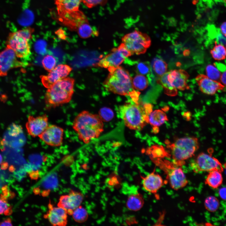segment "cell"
I'll use <instances>...</instances> for the list:
<instances>
[{"label": "cell", "mask_w": 226, "mask_h": 226, "mask_svg": "<svg viewBox=\"0 0 226 226\" xmlns=\"http://www.w3.org/2000/svg\"><path fill=\"white\" fill-rule=\"evenodd\" d=\"M153 68L156 74L159 77L165 73L167 69V64L161 59H156L153 63Z\"/></svg>", "instance_id": "f1b7e54d"}, {"label": "cell", "mask_w": 226, "mask_h": 226, "mask_svg": "<svg viewBox=\"0 0 226 226\" xmlns=\"http://www.w3.org/2000/svg\"><path fill=\"white\" fill-rule=\"evenodd\" d=\"M207 76L210 79L216 81L220 80L221 73L219 70L212 64L207 65L206 69Z\"/></svg>", "instance_id": "4dcf8cb0"}, {"label": "cell", "mask_w": 226, "mask_h": 226, "mask_svg": "<svg viewBox=\"0 0 226 226\" xmlns=\"http://www.w3.org/2000/svg\"><path fill=\"white\" fill-rule=\"evenodd\" d=\"M122 41L132 55L145 53L151 43L148 35L137 30L126 34L122 37Z\"/></svg>", "instance_id": "52a82bcc"}, {"label": "cell", "mask_w": 226, "mask_h": 226, "mask_svg": "<svg viewBox=\"0 0 226 226\" xmlns=\"http://www.w3.org/2000/svg\"><path fill=\"white\" fill-rule=\"evenodd\" d=\"M223 2L226 4V0H223Z\"/></svg>", "instance_id": "bcb514c9"}, {"label": "cell", "mask_w": 226, "mask_h": 226, "mask_svg": "<svg viewBox=\"0 0 226 226\" xmlns=\"http://www.w3.org/2000/svg\"><path fill=\"white\" fill-rule=\"evenodd\" d=\"M99 115L103 121L108 122L113 118L114 113L110 108L104 107L101 108L99 111Z\"/></svg>", "instance_id": "836d02e7"}, {"label": "cell", "mask_w": 226, "mask_h": 226, "mask_svg": "<svg viewBox=\"0 0 226 226\" xmlns=\"http://www.w3.org/2000/svg\"><path fill=\"white\" fill-rule=\"evenodd\" d=\"M12 220L10 218H8L0 222V226H12Z\"/></svg>", "instance_id": "74e56055"}, {"label": "cell", "mask_w": 226, "mask_h": 226, "mask_svg": "<svg viewBox=\"0 0 226 226\" xmlns=\"http://www.w3.org/2000/svg\"></svg>", "instance_id": "c3c4849f"}, {"label": "cell", "mask_w": 226, "mask_h": 226, "mask_svg": "<svg viewBox=\"0 0 226 226\" xmlns=\"http://www.w3.org/2000/svg\"><path fill=\"white\" fill-rule=\"evenodd\" d=\"M189 76L188 73L184 70L175 69L169 72L168 79L176 89L184 90L189 89L187 83Z\"/></svg>", "instance_id": "ac0fdd59"}, {"label": "cell", "mask_w": 226, "mask_h": 226, "mask_svg": "<svg viewBox=\"0 0 226 226\" xmlns=\"http://www.w3.org/2000/svg\"><path fill=\"white\" fill-rule=\"evenodd\" d=\"M9 170L11 172H13L15 170V168L14 167L13 165H11L9 167Z\"/></svg>", "instance_id": "ee69618b"}, {"label": "cell", "mask_w": 226, "mask_h": 226, "mask_svg": "<svg viewBox=\"0 0 226 226\" xmlns=\"http://www.w3.org/2000/svg\"><path fill=\"white\" fill-rule=\"evenodd\" d=\"M220 80L223 85L226 86V70L221 74Z\"/></svg>", "instance_id": "ab89813d"}, {"label": "cell", "mask_w": 226, "mask_h": 226, "mask_svg": "<svg viewBox=\"0 0 226 226\" xmlns=\"http://www.w3.org/2000/svg\"><path fill=\"white\" fill-rule=\"evenodd\" d=\"M219 194L221 198L226 200V188L223 187L220 189L219 191Z\"/></svg>", "instance_id": "f35d334b"}, {"label": "cell", "mask_w": 226, "mask_h": 226, "mask_svg": "<svg viewBox=\"0 0 226 226\" xmlns=\"http://www.w3.org/2000/svg\"><path fill=\"white\" fill-rule=\"evenodd\" d=\"M132 83L134 89L138 90H143L148 87V81L144 75L137 74L132 80Z\"/></svg>", "instance_id": "4316f807"}, {"label": "cell", "mask_w": 226, "mask_h": 226, "mask_svg": "<svg viewBox=\"0 0 226 226\" xmlns=\"http://www.w3.org/2000/svg\"><path fill=\"white\" fill-rule=\"evenodd\" d=\"M64 132L62 128L55 125H51L38 137L48 146L59 147L62 144Z\"/></svg>", "instance_id": "8fae6325"}, {"label": "cell", "mask_w": 226, "mask_h": 226, "mask_svg": "<svg viewBox=\"0 0 226 226\" xmlns=\"http://www.w3.org/2000/svg\"><path fill=\"white\" fill-rule=\"evenodd\" d=\"M14 52L7 47L0 52V73L1 76L7 75L8 72L13 68L21 67L26 65L19 61Z\"/></svg>", "instance_id": "30bf717a"}, {"label": "cell", "mask_w": 226, "mask_h": 226, "mask_svg": "<svg viewBox=\"0 0 226 226\" xmlns=\"http://www.w3.org/2000/svg\"><path fill=\"white\" fill-rule=\"evenodd\" d=\"M42 63L43 68L49 72L56 67V61L53 56L47 55L44 57Z\"/></svg>", "instance_id": "d6a6232c"}, {"label": "cell", "mask_w": 226, "mask_h": 226, "mask_svg": "<svg viewBox=\"0 0 226 226\" xmlns=\"http://www.w3.org/2000/svg\"><path fill=\"white\" fill-rule=\"evenodd\" d=\"M196 80L201 91L209 95L214 94L218 90H223L225 87L220 82L213 80L203 74L198 75Z\"/></svg>", "instance_id": "9a60e30c"}, {"label": "cell", "mask_w": 226, "mask_h": 226, "mask_svg": "<svg viewBox=\"0 0 226 226\" xmlns=\"http://www.w3.org/2000/svg\"><path fill=\"white\" fill-rule=\"evenodd\" d=\"M74 78L67 77L47 89L44 97L46 108H55L69 102L74 93Z\"/></svg>", "instance_id": "277c9868"}, {"label": "cell", "mask_w": 226, "mask_h": 226, "mask_svg": "<svg viewBox=\"0 0 226 226\" xmlns=\"http://www.w3.org/2000/svg\"><path fill=\"white\" fill-rule=\"evenodd\" d=\"M3 157L1 154L0 153V165H1V164L3 162Z\"/></svg>", "instance_id": "f6af8a7d"}, {"label": "cell", "mask_w": 226, "mask_h": 226, "mask_svg": "<svg viewBox=\"0 0 226 226\" xmlns=\"http://www.w3.org/2000/svg\"><path fill=\"white\" fill-rule=\"evenodd\" d=\"M8 167V163L6 162H4L1 164L0 169L2 170H5L7 169Z\"/></svg>", "instance_id": "7bdbcfd3"}, {"label": "cell", "mask_w": 226, "mask_h": 226, "mask_svg": "<svg viewBox=\"0 0 226 226\" xmlns=\"http://www.w3.org/2000/svg\"><path fill=\"white\" fill-rule=\"evenodd\" d=\"M1 76V74H0V76Z\"/></svg>", "instance_id": "7dc6e473"}, {"label": "cell", "mask_w": 226, "mask_h": 226, "mask_svg": "<svg viewBox=\"0 0 226 226\" xmlns=\"http://www.w3.org/2000/svg\"><path fill=\"white\" fill-rule=\"evenodd\" d=\"M72 128L79 139L85 144L98 138L104 130L103 122L99 115L83 110L73 120Z\"/></svg>", "instance_id": "7a4b0ae2"}, {"label": "cell", "mask_w": 226, "mask_h": 226, "mask_svg": "<svg viewBox=\"0 0 226 226\" xmlns=\"http://www.w3.org/2000/svg\"><path fill=\"white\" fill-rule=\"evenodd\" d=\"M204 204L206 209L208 211L214 212L218 208L219 203L217 198L214 196H210L205 199Z\"/></svg>", "instance_id": "f546056e"}, {"label": "cell", "mask_w": 226, "mask_h": 226, "mask_svg": "<svg viewBox=\"0 0 226 226\" xmlns=\"http://www.w3.org/2000/svg\"><path fill=\"white\" fill-rule=\"evenodd\" d=\"M144 204V200L142 195L140 193L133 194L128 197L126 202L128 209L133 211L140 210Z\"/></svg>", "instance_id": "603a6c76"}, {"label": "cell", "mask_w": 226, "mask_h": 226, "mask_svg": "<svg viewBox=\"0 0 226 226\" xmlns=\"http://www.w3.org/2000/svg\"><path fill=\"white\" fill-rule=\"evenodd\" d=\"M193 171L196 173L201 172H209L217 170L222 172V165L216 158L205 153H201L191 164Z\"/></svg>", "instance_id": "9c48e42d"}, {"label": "cell", "mask_w": 226, "mask_h": 226, "mask_svg": "<svg viewBox=\"0 0 226 226\" xmlns=\"http://www.w3.org/2000/svg\"><path fill=\"white\" fill-rule=\"evenodd\" d=\"M212 56L215 60L220 61L224 60L226 57V49L222 45L218 44L215 42V46L210 50Z\"/></svg>", "instance_id": "484cf974"}, {"label": "cell", "mask_w": 226, "mask_h": 226, "mask_svg": "<svg viewBox=\"0 0 226 226\" xmlns=\"http://www.w3.org/2000/svg\"><path fill=\"white\" fill-rule=\"evenodd\" d=\"M221 172L217 170L209 172L205 180V184L213 188H217L222 184L223 181Z\"/></svg>", "instance_id": "7402d4cb"}, {"label": "cell", "mask_w": 226, "mask_h": 226, "mask_svg": "<svg viewBox=\"0 0 226 226\" xmlns=\"http://www.w3.org/2000/svg\"><path fill=\"white\" fill-rule=\"evenodd\" d=\"M126 58L120 48H113L111 52L100 60L98 65L101 67L108 68L119 66Z\"/></svg>", "instance_id": "e0dca14e"}, {"label": "cell", "mask_w": 226, "mask_h": 226, "mask_svg": "<svg viewBox=\"0 0 226 226\" xmlns=\"http://www.w3.org/2000/svg\"><path fill=\"white\" fill-rule=\"evenodd\" d=\"M108 69L110 73L103 83L105 89L115 94L129 96L133 101L138 102L140 93L134 88L129 72L119 66Z\"/></svg>", "instance_id": "6da1fadb"}, {"label": "cell", "mask_w": 226, "mask_h": 226, "mask_svg": "<svg viewBox=\"0 0 226 226\" xmlns=\"http://www.w3.org/2000/svg\"><path fill=\"white\" fill-rule=\"evenodd\" d=\"M71 215L73 220L79 223L85 222L87 219L88 217L87 210L80 205L73 210Z\"/></svg>", "instance_id": "83f0119b"}, {"label": "cell", "mask_w": 226, "mask_h": 226, "mask_svg": "<svg viewBox=\"0 0 226 226\" xmlns=\"http://www.w3.org/2000/svg\"><path fill=\"white\" fill-rule=\"evenodd\" d=\"M83 198L81 193L71 190L68 194L60 196L57 206L64 208L68 214L71 215L73 210L80 205Z\"/></svg>", "instance_id": "5bb4252c"}, {"label": "cell", "mask_w": 226, "mask_h": 226, "mask_svg": "<svg viewBox=\"0 0 226 226\" xmlns=\"http://www.w3.org/2000/svg\"><path fill=\"white\" fill-rule=\"evenodd\" d=\"M156 163L159 166L167 175V179L171 187L175 190L185 187L188 181L181 168L175 164L160 159L156 160Z\"/></svg>", "instance_id": "ba28073f"}, {"label": "cell", "mask_w": 226, "mask_h": 226, "mask_svg": "<svg viewBox=\"0 0 226 226\" xmlns=\"http://www.w3.org/2000/svg\"><path fill=\"white\" fill-rule=\"evenodd\" d=\"M168 120L166 114L163 110H157L152 111L150 113L148 123L152 126L156 127L161 125Z\"/></svg>", "instance_id": "cb8c5ba5"}, {"label": "cell", "mask_w": 226, "mask_h": 226, "mask_svg": "<svg viewBox=\"0 0 226 226\" xmlns=\"http://www.w3.org/2000/svg\"><path fill=\"white\" fill-rule=\"evenodd\" d=\"M197 138L188 137L177 139L170 146L174 163L180 166L184 161L192 157L199 148Z\"/></svg>", "instance_id": "5b68a950"}, {"label": "cell", "mask_w": 226, "mask_h": 226, "mask_svg": "<svg viewBox=\"0 0 226 226\" xmlns=\"http://www.w3.org/2000/svg\"><path fill=\"white\" fill-rule=\"evenodd\" d=\"M58 16L79 10L82 0H55Z\"/></svg>", "instance_id": "44dd1931"}, {"label": "cell", "mask_w": 226, "mask_h": 226, "mask_svg": "<svg viewBox=\"0 0 226 226\" xmlns=\"http://www.w3.org/2000/svg\"><path fill=\"white\" fill-rule=\"evenodd\" d=\"M143 188L150 193L156 194L164 185L162 177L154 171L144 177H143Z\"/></svg>", "instance_id": "ffe728a7"}, {"label": "cell", "mask_w": 226, "mask_h": 226, "mask_svg": "<svg viewBox=\"0 0 226 226\" xmlns=\"http://www.w3.org/2000/svg\"><path fill=\"white\" fill-rule=\"evenodd\" d=\"M23 130L21 126L13 123L8 128L3 139L5 144L9 147L19 144L22 140Z\"/></svg>", "instance_id": "d6986e66"}, {"label": "cell", "mask_w": 226, "mask_h": 226, "mask_svg": "<svg viewBox=\"0 0 226 226\" xmlns=\"http://www.w3.org/2000/svg\"><path fill=\"white\" fill-rule=\"evenodd\" d=\"M48 207L49 209L44 215V218L53 226L66 225L67 222V211L58 206L53 207L51 204H49Z\"/></svg>", "instance_id": "2e32d148"}, {"label": "cell", "mask_w": 226, "mask_h": 226, "mask_svg": "<svg viewBox=\"0 0 226 226\" xmlns=\"http://www.w3.org/2000/svg\"><path fill=\"white\" fill-rule=\"evenodd\" d=\"M8 199L2 194L0 196V215L4 214L5 215H11L13 212L12 206L8 203Z\"/></svg>", "instance_id": "1f68e13d"}, {"label": "cell", "mask_w": 226, "mask_h": 226, "mask_svg": "<svg viewBox=\"0 0 226 226\" xmlns=\"http://www.w3.org/2000/svg\"><path fill=\"white\" fill-rule=\"evenodd\" d=\"M3 171H0V187H1L4 183L5 174Z\"/></svg>", "instance_id": "60d3db41"}, {"label": "cell", "mask_w": 226, "mask_h": 226, "mask_svg": "<svg viewBox=\"0 0 226 226\" xmlns=\"http://www.w3.org/2000/svg\"><path fill=\"white\" fill-rule=\"evenodd\" d=\"M137 74L148 75L151 73V68L149 63L147 62H140L136 66Z\"/></svg>", "instance_id": "e575fe53"}, {"label": "cell", "mask_w": 226, "mask_h": 226, "mask_svg": "<svg viewBox=\"0 0 226 226\" xmlns=\"http://www.w3.org/2000/svg\"><path fill=\"white\" fill-rule=\"evenodd\" d=\"M34 31L31 28H27L10 33L7 40V46L14 52L17 57L25 58L30 53L28 41L32 38Z\"/></svg>", "instance_id": "8992f818"}, {"label": "cell", "mask_w": 226, "mask_h": 226, "mask_svg": "<svg viewBox=\"0 0 226 226\" xmlns=\"http://www.w3.org/2000/svg\"><path fill=\"white\" fill-rule=\"evenodd\" d=\"M220 29L222 34L226 37V22L222 24L220 26Z\"/></svg>", "instance_id": "b9f144b4"}, {"label": "cell", "mask_w": 226, "mask_h": 226, "mask_svg": "<svg viewBox=\"0 0 226 226\" xmlns=\"http://www.w3.org/2000/svg\"><path fill=\"white\" fill-rule=\"evenodd\" d=\"M107 0H82L84 4L87 7L91 8L98 5H103Z\"/></svg>", "instance_id": "d590c367"}, {"label": "cell", "mask_w": 226, "mask_h": 226, "mask_svg": "<svg viewBox=\"0 0 226 226\" xmlns=\"http://www.w3.org/2000/svg\"><path fill=\"white\" fill-rule=\"evenodd\" d=\"M49 120L45 114L34 116L30 115L25 124L28 134L33 137H38L49 126Z\"/></svg>", "instance_id": "7c38bea8"}, {"label": "cell", "mask_w": 226, "mask_h": 226, "mask_svg": "<svg viewBox=\"0 0 226 226\" xmlns=\"http://www.w3.org/2000/svg\"><path fill=\"white\" fill-rule=\"evenodd\" d=\"M2 194L3 196L8 199L10 197L12 198L13 196V193L11 192L8 190L7 185L3 186L2 188Z\"/></svg>", "instance_id": "8d00e7d4"}, {"label": "cell", "mask_w": 226, "mask_h": 226, "mask_svg": "<svg viewBox=\"0 0 226 226\" xmlns=\"http://www.w3.org/2000/svg\"><path fill=\"white\" fill-rule=\"evenodd\" d=\"M72 70L67 65H58L47 75L40 76L42 84L45 88H49L58 81L66 78Z\"/></svg>", "instance_id": "4fadbf2b"}, {"label": "cell", "mask_w": 226, "mask_h": 226, "mask_svg": "<svg viewBox=\"0 0 226 226\" xmlns=\"http://www.w3.org/2000/svg\"><path fill=\"white\" fill-rule=\"evenodd\" d=\"M152 109V106L149 103L133 102L120 106L118 113L125 126L131 130H140L148 123Z\"/></svg>", "instance_id": "3957f363"}, {"label": "cell", "mask_w": 226, "mask_h": 226, "mask_svg": "<svg viewBox=\"0 0 226 226\" xmlns=\"http://www.w3.org/2000/svg\"><path fill=\"white\" fill-rule=\"evenodd\" d=\"M169 72H166L162 75L159 77L157 82L161 85L164 89L165 93L169 95H175L177 93V89L173 87L168 79Z\"/></svg>", "instance_id": "d4e9b609"}]
</instances>
